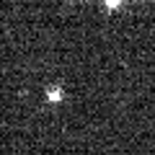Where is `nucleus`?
I'll return each mask as SVG.
<instances>
[{
  "mask_svg": "<svg viewBox=\"0 0 155 155\" xmlns=\"http://www.w3.org/2000/svg\"><path fill=\"white\" fill-rule=\"evenodd\" d=\"M62 96H65V93H62V88H49V91H47V98H49V104H60Z\"/></svg>",
  "mask_w": 155,
  "mask_h": 155,
  "instance_id": "f257e3e1",
  "label": "nucleus"
},
{
  "mask_svg": "<svg viewBox=\"0 0 155 155\" xmlns=\"http://www.w3.org/2000/svg\"><path fill=\"white\" fill-rule=\"evenodd\" d=\"M122 3H124V0H104V5L109 8V11H116V8L122 5Z\"/></svg>",
  "mask_w": 155,
  "mask_h": 155,
  "instance_id": "f03ea898",
  "label": "nucleus"
}]
</instances>
